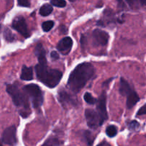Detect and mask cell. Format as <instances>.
Returning <instances> with one entry per match:
<instances>
[{
    "label": "cell",
    "instance_id": "6da1fadb",
    "mask_svg": "<svg viewBox=\"0 0 146 146\" xmlns=\"http://www.w3.org/2000/svg\"><path fill=\"white\" fill-rule=\"evenodd\" d=\"M94 74L95 68L91 63L84 62L78 64L70 74L67 86L71 91L78 94Z\"/></svg>",
    "mask_w": 146,
    "mask_h": 146
},
{
    "label": "cell",
    "instance_id": "7a4b0ae2",
    "mask_svg": "<svg viewBox=\"0 0 146 146\" xmlns=\"http://www.w3.org/2000/svg\"><path fill=\"white\" fill-rule=\"evenodd\" d=\"M37 79L50 88H55L61 81L63 73L61 71L48 68L47 63H39L35 66Z\"/></svg>",
    "mask_w": 146,
    "mask_h": 146
},
{
    "label": "cell",
    "instance_id": "3957f363",
    "mask_svg": "<svg viewBox=\"0 0 146 146\" xmlns=\"http://www.w3.org/2000/svg\"><path fill=\"white\" fill-rule=\"evenodd\" d=\"M7 92L11 97L15 106L19 108V113L24 118H27L31 114L29 98L24 91H21L17 84H7Z\"/></svg>",
    "mask_w": 146,
    "mask_h": 146
},
{
    "label": "cell",
    "instance_id": "277c9868",
    "mask_svg": "<svg viewBox=\"0 0 146 146\" xmlns=\"http://www.w3.org/2000/svg\"><path fill=\"white\" fill-rule=\"evenodd\" d=\"M23 91L30 98L34 108L39 110L44 103V94L41 88L36 84H29L23 87Z\"/></svg>",
    "mask_w": 146,
    "mask_h": 146
},
{
    "label": "cell",
    "instance_id": "5b68a950",
    "mask_svg": "<svg viewBox=\"0 0 146 146\" xmlns=\"http://www.w3.org/2000/svg\"><path fill=\"white\" fill-rule=\"evenodd\" d=\"M85 117L86 120L87 125L91 129L96 130L98 127L101 126L103 125L98 113L95 110L90 109V108L86 109Z\"/></svg>",
    "mask_w": 146,
    "mask_h": 146
},
{
    "label": "cell",
    "instance_id": "8992f818",
    "mask_svg": "<svg viewBox=\"0 0 146 146\" xmlns=\"http://www.w3.org/2000/svg\"><path fill=\"white\" fill-rule=\"evenodd\" d=\"M12 28L18 31L24 38H29L31 36L25 19L21 16H18L14 19L12 21Z\"/></svg>",
    "mask_w": 146,
    "mask_h": 146
},
{
    "label": "cell",
    "instance_id": "52a82bcc",
    "mask_svg": "<svg viewBox=\"0 0 146 146\" xmlns=\"http://www.w3.org/2000/svg\"><path fill=\"white\" fill-rule=\"evenodd\" d=\"M96 111L100 117L101 123H104L108 119V113L106 109V94L105 91L101 93V96L96 101Z\"/></svg>",
    "mask_w": 146,
    "mask_h": 146
},
{
    "label": "cell",
    "instance_id": "ba28073f",
    "mask_svg": "<svg viewBox=\"0 0 146 146\" xmlns=\"http://www.w3.org/2000/svg\"><path fill=\"white\" fill-rule=\"evenodd\" d=\"M92 39L96 46H106L109 41V34L104 30L96 29L92 33Z\"/></svg>",
    "mask_w": 146,
    "mask_h": 146
},
{
    "label": "cell",
    "instance_id": "9c48e42d",
    "mask_svg": "<svg viewBox=\"0 0 146 146\" xmlns=\"http://www.w3.org/2000/svg\"><path fill=\"white\" fill-rule=\"evenodd\" d=\"M58 99L60 104L65 108L76 106L78 104V100L64 89L60 90L58 92Z\"/></svg>",
    "mask_w": 146,
    "mask_h": 146
},
{
    "label": "cell",
    "instance_id": "30bf717a",
    "mask_svg": "<svg viewBox=\"0 0 146 146\" xmlns=\"http://www.w3.org/2000/svg\"><path fill=\"white\" fill-rule=\"evenodd\" d=\"M1 141L4 144L9 145H14L17 143L16 126L11 125L4 130L1 136Z\"/></svg>",
    "mask_w": 146,
    "mask_h": 146
},
{
    "label": "cell",
    "instance_id": "8fae6325",
    "mask_svg": "<svg viewBox=\"0 0 146 146\" xmlns=\"http://www.w3.org/2000/svg\"><path fill=\"white\" fill-rule=\"evenodd\" d=\"M73 46V41L71 37L66 36L63 38L56 46V48L58 51L64 55H67L71 51Z\"/></svg>",
    "mask_w": 146,
    "mask_h": 146
},
{
    "label": "cell",
    "instance_id": "7c38bea8",
    "mask_svg": "<svg viewBox=\"0 0 146 146\" xmlns=\"http://www.w3.org/2000/svg\"><path fill=\"white\" fill-rule=\"evenodd\" d=\"M127 97V101H126V105L128 107V109H131L135 105L138 104V101H140V97L138 95L135 91L133 89L126 96Z\"/></svg>",
    "mask_w": 146,
    "mask_h": 146
},
{
    "label": "cell",
    "instance_id": "4fadbf2b",
    "mask_svg": "<svg viewBox=\"0 0 146 146\" xmlns=\"http://www.w3.org/2000/svg\"><path fill=\"white\" fill-rule=\"evenodd\" d=\"M34 54L38 58L39 63H47L46 57V50L41 43L36 44L34 48Z\"/></svg>",
    "mask_w": 146,
    "mask_h": 146
},
{
    "label": "cell",
    "instance_id": "5bb4252c",
    "mask_svg": "<svg viewBox=\"0 0 146 146\" xmlns=\"http://www.w3.org/2000/svg\"><path fill=\"white\" fill-rule=\"evenodd\" d=\"M116 1L118 4V7L121 8H125L126 7V4L129 7V8L133 9L142 7L141 0H116Z\"/></svg>",
    "mask_w": 146,
    "mask_h": 146
},
{
    "label": "cell",
    "instance_id": "9a60e30c",
    "mask_svg": "<svg viewBox=\"0 0 146 146\" xmlns=\"http://www.w3.org/2000/svg\"><path fill=\"white\" fill-rule=\"evenodd\" d=\"M133 90L130 86L129 83L124 79L123 78H121L120 81V87H119V93L123 96H126L130 92Z\"/></svg>",
    "mask_w": 146,
    "mask_h": 146
},
{
    "label": "cell",
    "instance_id": "2e32d148",
    "mask_svg": "<svg viewBox=\"0 0 146 146\" xmlns=\"http://www.w3.org/2000/svg\"><path fill=\"white\" fill-rule=\"evenodd\" d=\"M20 78L23 81H31L33 78V68L32 67H27L23 66L21 68V74Z\"/></svg>",
    "mask_w": 146,
    "mask_h": 146
},
{
    "label": "cell",
    "instance_id": "e0dca14e",
    "mask_svg": "<svg viewBox=\"0 0 146 146\" xmlns=\"http://www.w3.org/2000/svg\"><path fill=\"white\" fill-rule=\"evenodd\" d=\"M106 21L107 24L110 23H113L115 21V14L113 11L110 9H107L104 11V21Z\"/></svg>",
    "mask_w": 146,
    "mask_h": 146
},
{
    "label": "cell",
    "instance_id": "ac0fdd59",
    "mask_svg": "<svg viewBox=\"0 0 146 146\" xmlns=\"http://www.w3.org/2000/svg\"><path fill=\"white\" fill-rule=\"evenodd\" d=\"M53 11V7L51 4H45L41 6L39 9V14L42 17H47L50 15Z\"/></svg>",
    "mask_w": 146,
    "mask_h": 146
},
{
    "label": "cell",
    "instance_id": "d6986e66",
    "mask_svg": "<svg viewBox=\"0 0 146 146\" xmlns=\"http://www.w3.org/2000/svg\"><path fill=\"white\" fill-rule=\"evenodd\" d=\"M62 144H64L62 141L58 140V138L52 137V138H49L48 139H47L46 142L43 144V145H60Z\"/></svg>",
    "mask_w": 146,
    "mask_h": 146
},
{
    "label": "cell",
    "instance_id": "ffe728a7",
    "mask_svg": "<svg viewBox=\"0 0 146 146\" xmlns=\"http://www.w3.org/2000/svg\"><path fill=\"white\" fill-rule=\"evenodd\" d=\"M106 133L107 135L110 138H113V137H115L117 135V133H118V129H117L116 126L113 125H108L106 128Z\"/></svg>",
    "mask_w": 146,
    "mask_h": 146
},
{
    "label": "cell",
    "instance_id": "44dd1931",
    "mask_svg": "<svg viewBox=\"0 0 146 146\" xmlns=\"http://www.w3.org/2000/svg\"><path fill=\"white\" fill-rule=\"evenodd\" d=\"M84 100H85L87 104H90V105H94L97 101L96 98H94V97L91 95V93L88 92L85 93V94H84Z\"/></svg>",
    "mask_w": 146,
    "mask_h": 146
},
{
    "label": "cell",
    "instance_id": "7402d4cb",
    "mask_svg": "<svg viewBox=\"0 0 146 146\" xmlns=\"http://www.w3.org/2000/svg\"><path fill=\"white\" fill-rule=\"evenodd\" d=\"M4 37L9 42H12V41H14V38H15V36L13 34L11 30L7 28H6L4 31Z\"/></svg>",
    "mask_w": 146,
    "mask_h": 146
},
{
    "label": "cell",
    "instance_id": "603a6c76",
    "mask_svg": "<svg viewBox=\"0 0 146 146\" xmlns=\"http://www.w3.org/2000/svg\"><path fill=\"white\" fill-rule=\"evenodd\" d=\"M54 22L51 20H49V21H46L43 22L42 24V29L43 31H45V32H48L51 29L54 27Z\"/></svg>",
    "mask_w": 146,
    "mask_h": 146
},
{
    "label": "cell",
    "instance_id": "cb8c5ba5",
    "mask_svg": "<svg viewBox=\"0 0 146 146\" xmlns=\"http://www.w3.org/2000/svg\"><path fill=\"white\" fill-rule=\"evenodd\" d=\"M84 139L86 140L87 143V145H91L94 143V137L92 136V133L90 131H86L84 133Z\"/></svg>",
    "mask_w": 146,
    "mask_h": 146
},
{
    "label": "cell",
    "instance_id": "d4e9b609",
    "mask_svg": "<svg viewBox=\"0 0 146 146\" xmlns=\"http://www.w3.org/2000/svg\"><path fill=\"white\" fill-rule=\"evenodd\" d=\"M51 4L54 7L64 8L66 6V1L65 0H51Z\"/></svg>",
    "mask_w": 146,
    "mask_h": 146
},
{
    "label": "cell",
    "instance_id": "484cf974",
    "mask_svg": "<svg viewBox=\"0 0 146 146\" xmlns=\"http://www.w3.org/2000/svg\"><path fill=\"white\" fill-rule=\"evenodd\" d=\"M139 127V123L136 121H132L131 122L129 123V124H128V128H129L131 131H135V130H137Z\"/></svg>",
    "mask_w": 146,
    "mask_h": 146
},
{
    "label": "cell",
    "instance_id": "4316f807",
    "mask_svg": "<svg viewBox=\"0 0 146 146\" xmlns=\"http://www.w3.org/2000/svg\"><path fill=\"white\" fill-rule=\"evenodd\" d=\"M18 5L21 7H29L31 5L30 0H17Z\"/></svg>",
    "mask_w": 146,
    "mask_h": 146
},
{
    "label": "cell",
    "instance_id": "83f0119b",
    "mask_svg": "<svg viewBox=\"0 0 146 146\" xmlns=\"http://www.w3.org/2000/svg\"><path fill=\"white\" fill-rule=\"evenodd\" d=\"M50 57H51V60H53V61H56V60L59 58V55H58V54L56 51H53L50 54Z\"/></svg>",
    "mask_w": 146,
    "mask_h": 146
},
{
    "label": "cell",
    "instance_id": "f1b7e54d",
    "mask_svg": "<svg viewBox=\"0 0 146 146\" xmlns=\"http://www.w3.org/2000/svg\"><path fill=\"white\" fill-rule=\"evenodd\" d=\"M146 113V106L143 105L139 110H138V113H137V115H145Z\"/></svg>",
    "mask_w": 146,
    "mask_h": 146
},
{
    "label": "cell",
    "instance_id": "f546056e",
    "mask_svg": "<svg viewBox=\"0 0 146 146\" xmlns=\"http://www.w3.org/2000/svg\"><path fill=\"white\" fill-rule=\"evenodd\" d=\"M145 2H146V0H141V6H142V7H144L145 4Z\"/></svg>",
    "mask_w": 146,
    "mask_h": 146
},
{
    "label": "cell",
    "instance_id": "4dcf8cb0",
    "mask_svg": "<svg viewBox=\"0 0 146 146\" xmlns=\"http://www.w3.org/2000/svg\"><path fill=\"white\" fill-rule=\"evenodd\" d=\"M109 145V144L107 143H106V142L102 143H101V144H98V145Z\"/></svg>",
    "mask_w": 146,
    "mask_h": 146
},
{
    "label": "cell",
    "instance_id": "1f68e13d",
    "mask_svg": "<svg viewBox=\"0 0 146 146\" xmlns=\"http://www.w3.org/2000/svg\"><path fill=\"white\" fill-rule=\"evenodd\" d=\"M68 1H71V2H74V1H76V0H68Z\"/></svg>",
    "mask_w": 146,
    "mask_h": 146
},
{
    "label": "cell",
    "instance_id": "d6a6232c",
    "mask_svg": "<svg viewBox=\"0 0 146 146\" xmlns=\"http://www.w3.org/2000/svg\"><path fill=\"white\" fill-rule=\"evenodd\" d=\"M1 145H2V144H1V143H0V146H1Z\"/></svg>",
    "mask_w": 146,
    "mask_h": 146
}]
</instances>
